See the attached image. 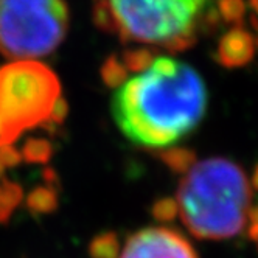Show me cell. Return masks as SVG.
<instances>
[{
  "instance_id": "cell-12",
  "label": "cell",
  "mask_w": 258,
  "mask_h": 258,
  "mask_svg": "<svg viewBox=\"0 0 258 258\" xmlns=\"http://www.w3.org/2000/svg\"><path fill=\"white\" fill-rule=\"evenodd\" d=\"M247 218H249L250 221H255V223H258V206H256V207H252V209H249Z\"/></svg>"
},
{
  "instance_id": "cell-3",
  "label": "cell",
  "mask_w": 258,
  "mask_h": 258,
  "mask_svg": "<svg viewBox=\"0 0 258 258\" xmlns=\"http://www.w3.org/2000/svg\"><path fill=\"white\" fill-rule=\"evenodd\" d=\"M207 0H94L97 25L123 42L182 51L196 42Z\"/></svg>"
},
{
  "instance_id": "cell-14",
  "label": "cell",
  "mask_w": 258,
  "mask_h": 258,
  "mask_svg": "<svg viewBox=\"0 0 258 258\" xmlns=\"http://www.w3.org/2000/svg\"><path fill=\"white\" fill-rule=\"evenodd\" d=\"M250 5H252V8L255 11V16L258 17V0H256V2H250Z\"/></svg>"
},
{
  "instance_id": "cell-1",
  "label": "cell",
  "mask_w": 258,
  "mask_h": 258,
  "mask_svg": "<svg viewBox=\"0 0 258 258\" xmlns=\"http://www.w3.org/2000/svg\"><path fill=\"white\" fill-rule=\"evenodd\" d=\"M114 87L112 115L120 131L146 148H168L199 124L207 90L199 73L173 58H154Z\"/></svg>"
},
{
  "instance_id": "cell-4",
  "label": "cell",
  "mask_w": 258,
  "mask_h": 258,
  "mask_svg": "<svg viewBox=\"0 0 258 258\" xmlns=\"http://www.w3.org/2000/svg\"><path fill=\"white\" fill-rule=\"evenodd\" d=\"M69 28L64 0H0V53L34 61L54 51Z\"/></svg>"
},
{
  "instance_id": "cell-2",
  "label": "cell",
  "mask_w": 258,
  "mask_h": 258,
  "mask_svg": "<svg viewBox=\"0 0 258 258\" xmlns=\"http://www.w3.org/2000/svg\"><path fill=\"white\" fill-rule=\"evenodd\" d=\"M182 223L201 239H226L246 226L250 185L241 167L224 157L196 162L179 183Z\"/></svg>"
},
{
  "instance_id": "cell-6",
  "label": "cell",
  "mask_w": 258,
  "mask_h": 258,
  "mask_svg": "<svg viewBox=\"0 0 258 258\" xmlns=\"http://www.w3.org/2000/svg\"><path fill=\"white\" fill-rule=\"evenodd\" d=\"M115 258H198V253L179 232L146 227L129 236Z\"/></svg>"
},
{
  "instance_id": "cell-10",
  "label": "cell",
  "mask_w": 258,
  "mask_h": 258,
  "mask_svg": "<svg viewBox=\"0 0 258 258\" xmlns=\"http://www.w3.org/2000/svg\"><path fill=\"white\" fill-rule=\"evenodd\" d=\"M153 215L159 221H173L179 215L177 202L173 198H162L159 199L154 207H153Z\"/></svg>"
},
{
  "instance_id": "cell-5",
  "label": "cell",
  "mask_w": 258,
  "mask_h": 258,
  "mask_svg": "<svg viewBox=\"0 0 258 258\" xmlns=\"http://www.w3.org/2000/svg\"><path fill=\"white\" fill-rule=\"evenodd\" d=\"M58 95L53 73L36 61L0 69V146L51 117Z\"/></svg>"
},
{
  "instance_id": "cell-9",
  "label": "cell",
  "mask_w": 258,
  "mask_h": 258,
  "mask_svg": "<svg viewBox=\"0 0 258 258\" xmlns=\"http://www.w3.org/2000/svg\"><path fill=\"white\" fill-rule=\"evenodd\" d=\"M216 11L221 19H224L227 24L239 25L244 21L246 4L244 0H218Z\"/></svg>"
},
{
  "instance_id": "cell-13",
  "label": "cell",
  "mask_w": 258,
  "mask_h": 258,
  "mask_svg": "<svg viewBox=\"0 0 258 258\" xmlns=\"http://www.w3.org/2000/svg\"><path fill=\"white\" fill-rule=\"evenodd\" d=\"M252 187H253L255 190H258V167L255 168L253 176H252Z\"/></svg>"
},
{
  "instance_id": "cell-8",
  "label": "cell",
  "mask_w": 258,
  "mask_h": 258,
  "mask_svg": "<svg viewBox=\"0 0 258 258\" xmlns=\"http://www.w3.org/2000/svg\"><path fill=\"white\" fill-rule=\"evenodd\" d=\"M160 159L171 171L185 174L195 167L196 153L188 148H167L160 153Z\"/></svg>"
},
{
  "instance_id": "cell-15",
  "label": "cell",
  "mask_w": 258,
  "mask_h": 258,
  "mask_svg": "<svg viewBox=\"0 0 258 258\" xmlns=\"http://www.w3.org/2000/svg\"><path fill=\"white\" fill-rule=\"evenodd\" d=\"M255 47H258V38L255 39Z\"/></svg>"
},
{
  "instance_id": "cell-7",
  "label": "cell",
  "mask_w": 258,
  "mask_h": 258,
  "mask_svg": "<svg viewBox=\"0 0 258 258\" xmlns=\"http://www.w3.org/2000/svg\"><path fill=\"white\" fill-rule=\"evenodd\" d=\"M255 56V39L244 28L235 27L221 36L216 48V61L226 69L247 66Z\"/></svg>"
},
{
  "instance_id": "cell-16",
  "label": "cell",
  "mask_w": 258,
  "mask_h": 258,
  "mask_svg": "<svg viewBox=\"0 0 258 258\" xmlns=\"http://www.w3.org/2000/svg\"><path fill=\"white\" fill-rule=\"evenodd\" d=\"M249 2H256V0H249Z\"/></svg>"
},
{
  "instance_id": "cell-11",
  "label": "cell",
  "mask_w": 258,
  "mask_h": 258,
  "mask_svg": "<svg viewBox=\"0 0 258 258\" xmlns=\"http://www.w3.org/2000/svg\"><path fill=\"white\" fill-rule=\"evenodd\" d=\"M247 235H249V238L252 239V241L258 243V223L250 221V226L247 229Z\"/></svg>"
}]
</instances>
